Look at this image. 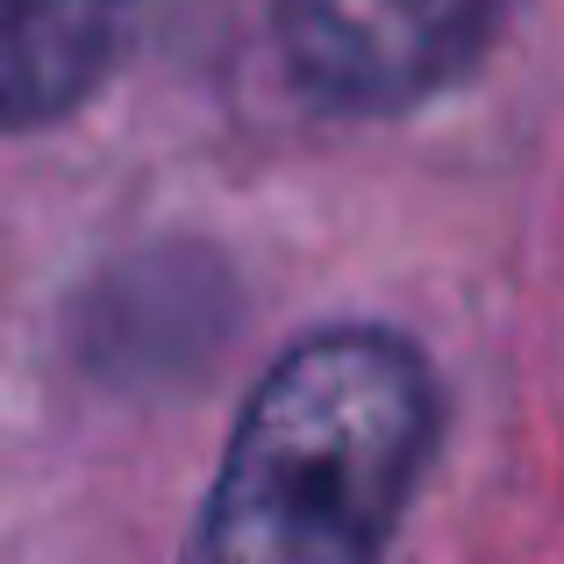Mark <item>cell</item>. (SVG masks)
<instances>
[{"mask_svg":"<svg viewBox=\"0 0 564 564\" xmlns=\"http://www.w3.org/2000/svg\"><path fill=\"white\" fill-rule=\"evenodd\" d=\"M436 429V372L393 329L293 344L236 414L186 564H393Z\"/></svg>","mask_w":564,"mask_h":564,"instance_id":"1","label":"cell"},{"mask_svg":"<svg viewBox=\"0 0 564 564\" xmlns=\"http://www.w3.org/2000/svg\"><path fill=\"white\" fill-rule=\"evenodd\" d=\"M508 0H279L286 65L322 108L400 115L486 57Z\"/></svg>","mask_w":564,"mask_h":564,"instance_id":"2","label":"cell"},{"mask_svg":"<svg viewBox=\"0 0 564 564\" xmlns=\"http://www.w3.org/2000/svg\"><path fill=\"white\" fill-rule=\"evenodd\" d=\"M122 36L129 0H8V36H0L8 122L43 129L72 115L122 57Z\"/></svg>","mask_w":564,"mask_h":564,"instance_id":"3","label":"cell"}]
</instances>
